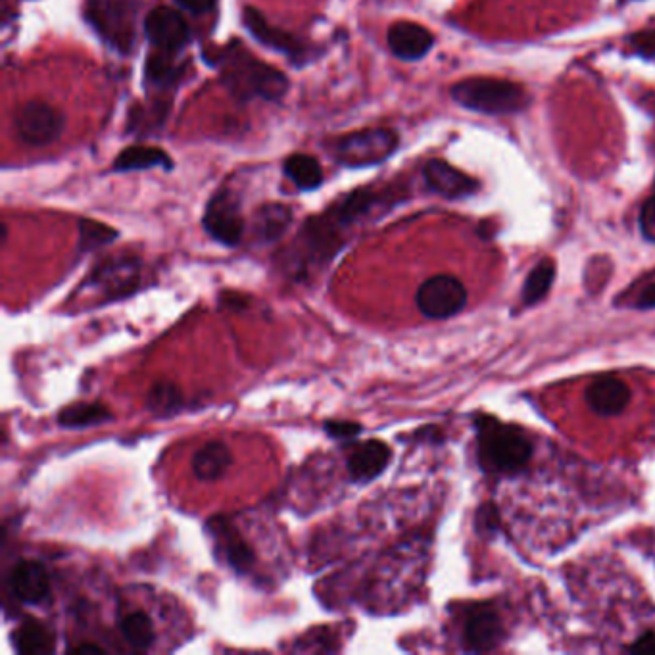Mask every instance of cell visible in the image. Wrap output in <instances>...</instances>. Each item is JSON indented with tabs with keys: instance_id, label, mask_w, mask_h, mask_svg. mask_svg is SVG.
Wrapping results in <instances>:
<instances>
[{
	"instance_id": "obj_6",
	"label": "cell",
	"mask_w": 655,
	"mask_h": 655,
	"mask_svg": "<svg viewBox=\"0 0 655 655\" xmlns=\"http://www.w3.org/2000/svg\"><path fill=\"white\" fill-rule=\"evenodd\" d=\"M415 304L427 319H450L457 316L467 304L464 282L452 275H434L419 287Z\"/></svg>"
},
{
	"instance_id": "obj_30",
	"label": "cell",
	"mask_w": 655,
	"mask_h": 655,
	"mask_svg": "<svg viewBox=\"0 0 655 655\" xmlns=\"http://www.w3.org/2000/svg\"><path fill=\"white\" fill-rule=\"evenodd\" d=\"M324 429L331 439L350 440L356 439L362 432V425L354 421H325Z\"/></svg>"
},
{
	"instance_id": "obj_11",
	"label": "cell",
	"mask_w": 655,
	"mask_h": 655,
	"mask_svg": "<svg viewBox=\"0 0 655 655\" xmlns=\"http://www.w3.org/2000/svg\"><path fill=\"white\" fill-rule=\"evenodd\" d=\"M10 589L25 606H42L52 594V581L45 565L22 559L10 572Z\"/></svg>"
},
{
	"instance_id": "obj_10",
	"label": "cell",
	"mask_w": 655,
	"mask_h": 655,
	"mask_svg": "<svg viewBox=\"0 0 655 655\" xmlns=\"http://www.w3.org/2000/svg\"><path fill=\"white\" fill-rule=\"evenodd\" d=\"M144 32L154 49L166 54H175L189 42L191 32L185 17L175 10L160 7L150 12L144 20Z\"/></svg>"
},
{
	"instance_id": "obj_24",
	"label": "cell",
	"mask_w": 655,
	"mask_h": 655,
	"mask_svg": "<svg viewBox=\"0 0 655 655\" xmlns=\"http://www.w3.org/2000/svg\"><path fill=\"white\" fill-rule=\"evenodd\" d=\"M285 175L302 191H314L324 181V172L314 156L292 154L285 162Z\"/></svg>"
},
{
	"instance_id": "obj_28",
	"label": "cell",
	"mask_w": 655,
	"mask_h": 655,
	"mask_svg": "<svg viewBox=\"0 0 655 655\" xmlns=\"http://www.w3.org/2000/svg\"><path fill=\"white\" fill-rule=\"evenodd\" d=\"M116 237V229H112L109 225L100 224V222H91V219H81L79 222V250L81 252L106 247Z\"/></svg>"
},
{
	"instance_id": "obj_35",
	"label": "cell",
	"mask_w": 655,
	"mask_h": 655,
	"mask_svg": "<svg viewBox=\"0 0 655 655\" xmlns=\"http://www.w3.org/2000/svg\"><path fill=\"white\" fill-rule=\"evenodd\" d=\"M75 654H102L104 650L95 644H81V646L74 647Z\"/></svg>"
},
{
	"instance_id": "obj_33",
	"label": "cell",
	"mask_w": 655,
	"mask_h": 655,
	"mask_svg": "<svg viewBox=\"0 0 655 655\" xmlns=\"http://www.w3.org/2000/svg\"><path fill=\"white\" fill-rule=\"evenodd\" d=\"M179 7L189 10L192 14H204L214 9L216 0H175Z\"/></svg>"
},
{
	"instance_id": "obj_2",
	"label": "cell",
	"mask_w": 655,
	"mask_h": 655,
	"mask_svg": "<svg viewBox=\"0 0 655 655\" xmlns=\"http://www.w3.org/2000/svg\"><path fill=\"white\" fill-rule=\"evenodd\" d=\"M475 427L479 462L489 474H519L531 462V439L517 425L502 424L490 415H479Z\"/></svg>"
},
{
	"instance_id": "obj_15",
	"label": "cell",
	"mask_w": 655,
	"mask_h": 655,
	"mask_svg": "<svg viewBox=\"0 0 655 655\" xmlns=\"http://www.w3.org/2000/svg\"><path fill=\"white\" fill-rule=\"evenodd\" d=\"M424 177L429 189L444 199H464L479 189V182L474 177L465 175L444 160H431L424 167Z\"/></svg>"
},
{
	"instance_id": "obj_31",
	"label": "cell",
	"mask_w": 655,
	"mask_h": 655,
	"mask_svg": "<svg viewBox=\"0 0 655 655\" xmlns=\"http://www.w3.org/2000/svg\"><path fill=\"white\" fill-rule=\"evenodd\" d=\"M640 229L647 241L655 242V197L646 200L640 212Z\"/></svg>"
},
{
	"instance_id": "obj_8",
	"label": "cell",
	"mask_w": 655,
	"mask_h": 655,
	"mask_svg": "<svg viewBox=\"0 0 655 655\" xmlns=\"http://www.w3.org/2000/svg\"><path fill=\"white\" fill-rule=\"evenodd\" d=\"M141 262L137 257H112L92 272L91 279L85 285L99 292L102 300L125 299L139 289Z\"/></svg>"
},
{
	"instance_id": "obj_9",
	"label": "cell",
	"mask_w": 655,
	"mask_h": 655,
	"mask_svg": "<svg viewBox=\"0 0 655 655\" xmlns=\"http://www.w3.org/2000/svg\"><path fill=\"white\" fill-rule=\"evenodd\" d=\"M202 224L207 235L225 247H237L244 235L241 206L229 191L217 192L210 200Z\"/></svg>"
},
{
	"instance_id": "obj_23",
	"label": "cell",
	"mask_w": 655,
	"mask_h": 655,
	"mask_svg": "<svg viewBox=\"0 0 655 655\" xmlns=\"http://www.w3.org/2000/svg\"><path fill=\"white\" fill-rule=\"evenodd\" d=\"M292 222V212L282 204H267L262 207L254 219V231L257 239L264 242H274L282 237Z\"/></svg>"
},
{
	"instance_id": "obj_3",
	"label": "cell",
	"mask_w": 655,
	"mask_h": 655,
	"mask_svg": "<svg viewBox=\"0 0 655 655\" xmlns=\"http://www.w3.org/2000/svg\"><path fill=\"white\" fill-rule=\"evenodd\" d=\"M452 99L459 106L482 114H515L529 106V92L506 79L471 77L452 87Z\"/></svg>"
},
{
	"instance_id": "obj_29",
	"label": "cell",
	"mask_w": 655,
	"mask_h": 655,
	"mask_svg": "<svg viewBox=\"0 0 655 655\" xmlns=\"http://www.w3.org/2000/svg\"><path fill=\"white\" fill-rule=\"evenodd\" d=\"M629 294L632 297L631 302H627V306L637 307V310L655 307V274L646 275L637 285H632Z\"/></svg>"
},
{
	"instance_id": "obj_1",
	"label": "cell",
	"mask_w": 655,
	"mask_h": 655,
	"mask_svg": "<svg viewBox=\"0 0 655 655\" xmlns=\"http://www.w3.org/2000/svg\"><path fill=\"white\" fill-rule=\"evenodd\" d=\"M214 62L222 70L224 84L229 87V91L241 99L262 97L266 100H279L289 91L285 74L267 66L266 62H260L249 50L242 49L239 42H235V47L219 50Z\"/></svg>"
},
{
	"instance_id": "obj_14",
	"label": "cell",
	"mask_w": 655,
	"mask_h": 655,
	"mask_svg": "<svg viewBox=\"0 0 655 655\" xmlns=\"http://www.w3.org/2000/svg\"><path fill=\"white\" fill-rule=\"evenodd\" d=\"M244 25L249 27L250 34L254 35L262 45L279 50V52L287 54L289 59L297 60V62L307 59L310 49L304 42L297 39L294 35L274 27L267 22L266 16L262 12H257L256 9L244 10Z\"/></svg>"
},
{
	"instance_id": "obj_21",
	"label": "cell",
	"mask_w": 655,
	"mask_h": 655,
	"mask_svg": "<svg viewBox=\"0 0 655 655\" xmlns=\"http://www.w3.org/2000/svg\"><path fill=\"white\" fill-rule=\"evenodd\" d=\"M16 650L22 655H45L54 652V632L37 619L27 621L17 629Z\"/></svg>"
},
{
	"instance_id": "obj_25",
	"label": "cell",
	"mask_w": 655,
	"mask_h": 655,
	"mask_svg": "<svg viewBox=\"0 0 655 655\" xmlns=\"http://www.w3.org/2000/svg\"><path fill=\"white\" fill-rule=\"evenodd\" d=\"M556 279V264L554 260L544 257L537 266L532 267L531 274L527 275V281L522 285V302L527 306L539 304L546 297Z\"/></svg>"
},
{
	"instance_id": "obj_12",
	"label": "cell",
	"mask_w": 655,
	"mask_h": 655,
	"mask_svg": "<svg viewBox=\"0 0 655 655\" xmlns=\"http://www.w3.org/2000/svg\"><path fill=\"white\" fill-rule=\"evenodd\" d=\"M506 629L496 609L479 606L469 609L464 622V644L469 652H490L500 646Z\"/></svg>"
},
{
	"instance_id": "obj_7",
	"label": "cell",
	"mask_w": 655,
	"mask_h": 655,
	"mask_svg": "<svg viewBox=\"0 0 655 655\" xmlns=\"http://www.w3.org/2000/svg\"><path fill=\"white\" fill-rule=\"evenodd\" d=\"M14 129L25 144L47 147L62 135L64 116L42 100H29L16 110Z\"/></svg>"
},
{
	"instance_id": "obj_22",
	"label": "cell",
	"mask_w": 655,
	"mask_h": 655,
	"mask_svg": "<svg viewBox=\"0 0 655 655\" xmlns=\"http://www.w3.org/2000/svg\"><path fill=\"white\" fill-rule=\"evenodd\" d=\"M109 419H112V414L104 404L81 402V404L62 410L59 415V425L64 429H87V427L106 424Z\"/></svg>"
},
{
	"instance_id": "obj_20",
	"label": "cell",
	"mask_w": 655,
	"mask_h": 655,
	"mask_svg": "<svg viewBox=\"0 0 655 655\" xmlns=\"http://www.w3.org/2000/svg\"><path fill=\"white\" fill-rule=\"evenodd\" d=\"M150 167L172 169L174 162L164 150L156 147H129L114 162L116 172H141Z\"/></svg>"
},
{
	"instance_id": "obj_13",
	"label": "cell",
	"mask_w": 655,
	"mask_h": 655,
	"mask_svg": "<svg viewBox=\"0 0 655 655\" xmlns=\"http://www.w3.org/2000/svg\"><path fill=\"white\" fill-rule=\"evenodd\" d=\"M390 457L392 452L381 440H367L356 444L347 457L350 479L356 484L374 481L389 467Z\"/></svg>"
},
{
	"instance_id": "obj_34",
	"label": "cell",
	"mask_w": 655,
	"mask_h": 655,
	"mask_svg": "<svg viewBox=\"0 0 655 655\" xmlns=\"http://www.w3.org/2000/svg\"><path fill=\"white\" fill-rule=\"evenodd\" d=\"M637 41V49L640 52H646V54H655V34L654 35H640L634 39Z\"/></svg>"
},
{
	"instance_id": "obj_32",
	"label": "cell",
	"mask_w": 655,
	"mask_h": 655,
	"mask_svg": "<svg viewBox=\"0 0 655 655\" xmlns=\"http://www.w3.org/2000/svg\"><path fill=\"white\" fill-rule=\"evenodd\" d=\"M627 652H631V654H654L655 655V632L647 631L639 637V640L632 644V646L627 647Z\"/></svg>"
},
{
	"instance_id": "obj_27",
	"label": "cell",
	"mask_w": 655,
	"mask_h": 655,
	"mask_svg": "<svg viewBox=\"0 0 655 655\" xmlns=\"http://www.w3.org/2000/svg\"><path fill=\"white\" fill-rule=\"evenodd\" d=\"M119 629L124 639L135 647V650H149L154 642V625L149 615L142 612H134V614L125 615Z\"/></svg>"
},
{
	"instance_id": "obj_26",
	"label": "cell",
	"mask_w": 655,
	"mask_h": 655,
	"mask_svg": "<svg viewBox=\"0 0 655 655\" xmlns=\"http://www.w3.org/2000/svg\"><path fill=\"white\" fill-rule=\"evenodd\" d=\"M185 399L179 387L174 382L159 381L149 392L147 399V410L156 417H172V415L181 412Z\"/></svg>"
},
{
	"instance_id": "obj_5",
	"label": "cell",
	"mask_w": 655,
	"mask_h": 655,
	"mask_svg": "<svg viewBox=\"0 0 655 655\" xmlns=\"http://www.w3.org/2000/svg\"><path fill=\"white\" fill-rule=\"evenodd\" d=\"M399 147V135L385 127L362 129L340 137L335 147V159L342 166L365 167L381 164Z\"/></svg>"
},
{
	"instance_id": "obj_19",
	"label": "cell",
	"mask_w": 655,
	"mask_h": 655,
	"mask_svg": "<svg viewBox=\"0 0 655 655\" xmlns=\"http://www.w3.org/2000/svg\"><path fill=\"white\" fill-rule=\"evenodd\" d=\"M231 450L222 440H210L192 456V474L200 482L222 479L231 467Z\"/></svg>"
},
{
	"instance_id": "obj_16",
	"label": "cell",
	"mask_w": 655,
	"mask_h": 655,
	"mask_svg": "<svg viewBox=\"0 0 655 655\" xmlns=\"http://www.w3.org/2000/svg\"><path fill=\"white\" fill-rule=\"evenodd\" d=\"M590 410L604 417H614L627 410L631 402V389L617 377H600L587 389Z\"/></svg>"
},
{
	"instance_id": "obj_17",
	"label": "cell",
	"mask_w": 655,
	"mask_h": 655,
	"mask_svg": "<svg viewBox=\"0 0 655 655\" xmlns=\"http://www.w3.org/2000/svg\"><path fill=\"white\" fill-rule=\"evenodd\" d=\"M387 41L394 56L412 62V60L424 59L432 49L434 37L429 29H425L424 25L399 22L390 27Z\"/></svg>"
},
{
	"instance_id": "obj_4",
	"label": "cell",
	"mask_w": 655,
	"mask_h": 655,
	"mask_svg": "<svg viewBox=\"0 0 655 655\" xmlns=\"http://www.w3.org/2000/svg\"><path fill=\"white\" fill-rule=\"evenodd\" d=\"M139 0H87V20L119 52L134 49Z\"/></svg>"
},
{
	"instance_id": "obj_18",
	"label": "cell",
	"mask_w": 655,
	"mask_h": 655,
	"mask_svg": "<svg viewBox=\"0 0 655 655\" xmlns=\"http://www.w3.org/2000/svg\"><path fill=\"white\" fill-rule=\"evenodd\" d=\"M214 537L217 540V546L224 550L227 562L237 572H247L252 569V565L256 562V556L249 546V542H244L239 531L225 521V519H214Z\"/></svg>"
}]
</instances>
